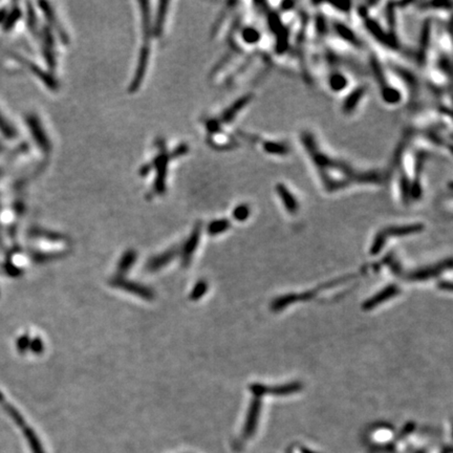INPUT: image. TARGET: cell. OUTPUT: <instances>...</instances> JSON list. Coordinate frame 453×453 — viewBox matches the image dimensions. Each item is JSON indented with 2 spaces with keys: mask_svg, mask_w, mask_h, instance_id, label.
Instances as JSON below:
<instances>
[{
  "mask_svg": "<svg viewBox=\"0 0 453 453\" xmlns=\"http://www.w3.org/2000/svg\"><path fill=\"white\" fill-rule=\"evenodd\" d=\"M302 143L312 159L313 164L319 171L322 183L326 181L333 172L344 173V175L347 176L353 183H379L381 177L379 173L357 172L352 170L351 167H349L345 163L339 162L337 160L335 161V159H331L328 154L322 152V150L318 148L313 133L308 131H304L303 133H301V144Z\"/></svg>",
  "mask_w": 453,
  "mask_h": 453,
  "instance_id": "6da1fadb",
  "label": "cell"
},
{
  "mask_svg": "<svg viewBox=\"0 0 453 453\" xmlns=\"http://www.w3.org/2000/svg\"><path fill=\"white\" fill-rule=\"evenodd\" d=\"M156 146L159 148V153H157L153 160L145 165L143 168H141V174L146 175L151 172V170H154L155 172V179L153 182V191L155 194L161 195L164 194L166 191V179H167V171H168V164L169 160L171 159L170 153L167 152L165 142L163 140H159L156 142Z\"/></svg>",
  "mask_w": 453,
  "mask_h": 453,
  "instance_id": "7a4b0ae2",
  "label": "cell"
},
{
  "mask_svg": "<svg viewBox=\"0 0 453 453\" xmlns=\"http://www.w3.org/2000/svg\"><path fill=\"white\" fill-rule=\"evenodd\" d=\"M424 230L423 224H410V225H404V226H395V227H388L383 230H381L377 236L373 240L370 252L372 255H376L380 253L382 248L384 247V244L390 239V237H399V236H407L413 233H419Z\"/></svg>",
  "mask_w": 453,
  "mask_h": 453,
  "instance_id": "3957f363",
  "label": "cell"
},
{
  "mask_svg": "<svg viewBox=\"0 0 453 453\" xmlns=\"http://www.w3.org/2000/svg\"><path fill=\"white\" fill-rule=\"evenodd\" d=\"M145 43L143 44L140 54H139V60H137L136 69L134 73V76L129 85V91L135 92L142 85V82L144 81L145 75L148 69L149 64V58H150V45L149 40H145Z\"/></svg>",
  "mask_w": 453,
  "mask_h": 453,
  "instance_id": "277c9868",
  "label": "cell"
},
{
  "mask_svg": "<svg viewBox=\"0 0 453 453\" xmlns=\"http://www.w3.org/2000/svg\"><path fill=\"white\" fill-rule=\"evenodd\" d=\"M27 123L29 125L30 131L33 135L37 146L41 149L44 154H50L52 152V143L49 139L47 133L44 130L40 120L35 114H30L27 116Z\"/></svg>",
  "mask_w": 453,
  "mask_h": 453,
  "instance_id": "5b68a950",
  "label": "cell"
},
{
  "mask_svg": "<svg viewBox=\"0 0 453 453\" xmlns=\"http://www.w3.org/2000/svg\"><path fill=\"white\" fill-rule=\"evenodd\" d=\"M301 387H302L301 384L298 382H294L277 387H267L265 385L255 384L251 387V390L254 392V395L256 397H260L267 395V393H271L273 396H288L291 395V393L299 391Z\"/></svg>",
  "mask_w": 453,
  "mask_h": 453,
  "instance_id": "8992f818",
  "label": "cell"
},
{
  "mask_svg": "<svg viewBox=\"0 0 453 453\" xmlns=\"http://www.w3.org/2000/svg\"><path fill=\"white\" fill-rule=\"evenodd\" d=\"M275 191L278 195L279 200L281 201V204L285 208V210L292 214H297L299 211V203L296 199V196L291 191V189L283 183H278L275 186Z\"/></svg>",
  "mask_w": 453,
  "mask_h": 453,
  "instance_id": "52a82bcc",
  "label": "cell"
},
{
  "mask_svg": "<svg viewBox=\"0 0 453 453\" xmlns=\"http://www.w3.org/2000/svg\"><path fill=\"white\" fill-rule=\"evenodd\" d=\"M252 99H253V96L252 94H246V96L240 98L239 100H236L233 104H231L222 113L221 117H219V119H218L220 121L221 125L222 124H230V123H232L236 119V116L239 115V113H241V111L243 109H245L250 104Z\"/></svg>",
  "mask_w": 453,
  "mask_h": 453,
  "instance_id": "ba28073f",
  "label": "cell"
},
{
  "mask_svg": "<svg viewBox=\"0 0 453 453\" xmlns=\"http://www.w3.org/2000/svg\"><path fill=\"white\" fill-rule=\"evenodd\" d=\"M367 92V85H359L356 88H353L343 100L342 103V111L344 113H351L352 111L356 110V108L359 106L361 101L364 99V97Z\"/></svg>",
  "mask_w": 453,
  "mask_h": 453,
  "instance_id": "9c48e42d",
  "label": "cell"
},
{
  "mask_svg": "<svg viewBox=\"0 0 453 453\" xmlns=\"http://www.w3.org/2000/svg\"><path fill=\"white\" fill-rule=\"evenodd\" d=\"M431 36H432V22L430 19H427V20L424 22L421 31L419 51H418V61L421 65H424L427 61V54L429 52Z\"/></svg>",
  "mask_w": 453,
  "mask_h": 453,
  "instance_id": "30bf717a",
  "label": "cell"
},
{
  "mask_svg": "<svg viewBox=\"0 0 453 453\" xmlns=\"http://www.w3.org/2000/svg\"><path fill=\"white\" fill-rule=\"evenodd\" d=\"M201 231H202V225L199 224L196 225L194 230L192 231L190 237L188 239L187 243L185 244V247L183 249V266L187 267L192 258V255L194 253V251L196 250L200 243V239H201Z\"/></svg>",
  "mask_w": 453,
  "mask_h": 453,
  "instance_id": "8fae6325",
  "label": "cell"
},
{
  "mask_svg": "<svg viewBox=\"0 0 453 453\" xmlns=\"http://www.w3.org/2000/svg\"><path fill=\"white\" fill-rule=\"evenodd\" d=\"M111 284L116 287V288H120V289H122L124 291L134 293V294L139 295V296H141L143 298H146V299H151L153 297V293H152V291L150 289L142 287L141 284H137L135 282H129V281H126L124 279H120V278L115 277L111 281Z\"/></svg>",
  "mask_w": 453,
  "mask_h": 453,
  "instance_id": "7c38bea8",
  "label": "cell"
},
{
  "mask_svg": "<svg viewBox=\"0 0 453 453\" xmlns=\"http://www.w3.org/2000/svg\"><path fill=\"white\" fill-rule=\"evenodd\" d=\"M332 28H333L335 32L337 33V36L341 39L342 41H344L354 47L362 46V42L360 41V39L358 38L356 33H354L350 28H348L346 25L336 21V22L332 23Z\"/></svg>",
  "mask_w": 453,
  "mask_h": 453,
  "instance_id": "4fadbf2b",
  "label": "cell"
},
{
  "mask_svg": "<svg viewBox=\"0 0 453 453\" xmlns=\"http://www.w3.org/2000/svg\"><path fill=\"white\" fill-rule=\"evenodd\" d=\"M399 292H400V290H399V288L396 284H390L389 287H387L383 291H381L378 295H376V296H373L370 299H368L364 303L363 307L365 309H370L372 307H376L377 305L381 304L383 301L388 300L391 297L396 296V295L399 294Z\"/></svg>",
  "mask_w": 453,
  "mask_h": 453,
  "instance_id": "5bb4252c",
  "label": "cell"
},
{
  "mask_svg": "<svg viewBox=\"0 0 453 453\" xmlns=\"http://www.w3.org/2000/svg\"><path fill=\"white\" fill-rule=\"evenodd\" d=\"M40 6H41V10H42L43 13H44L45 18L47 19L49 23H50V25L53 27V29L58 33L59 37H60V39L63 41V43H65V44L68 43V37H67V34H65V32H64L63 28L61 27L60 22L58 21V19H57L56 15H55V12H54L53 8H52V7L50 6V4H47V3H41ZM51 26H50V27H51Z\"/></svg>",
  "mask_w": 453,
  "mask_h": 453,
  "instance_id": "9a60e30c",
  "label": "cell"
},
{
  "mask_svg": "<svg viewBox=\"0 0 453 453\" xmlns=\"http://www.w3.org/2000/svg\"><path fill=\"white\" fill-rule=\"evenodd\" d=\"M43 42H44V58L49 64V66L54 69L56 66V56H55V41L52 31L49 28L43 29L42 33Z\"/></svg>",
  "mask_w": 453,
  "mask_h": 453,
  "instance_id": "2e32d148",
  "label": "cell"
},
{
  "mask_svg": "<svg viewBox=\"0 0 453 453\" xmlns=\"http://www.w3.org/2000/svg\"><path fill=\"white\" fill-rule=\"evenodd\" d=\"M259 409H260V400L257 397L253 401L250 411H249L248 419H247L246 426H245V432H244L245 439H248V438H250L251 435H253L256 424H257V419L259 416Z\"/></svg>",
  "mask_w": 453,
  "mask_h": 453,
  "instance_id": "e0dca14e",
  "label": "cell"
},
{
  "mask_svg": "<svg viewBox=\"0 0 453 453\" xmlns=\"http://www.w3.org/2000/svg\"><path fill=\"white\" fill-rule=\"evenodd\" d=\"M349 81L347 77L339 71V70H333L329 74L328 78H327V85L328 88L333 91L335 93H340L343 90H345L348 87Z\"/></svg>",
  "mask_w": 453,
  "mask_h": 453,
  "instance_id": "ac0fdd59",
  "label": "cell"
},
{
  "mask_svg": "<svg viewBox=\"0 0 453 453\" xmlns=\"http://www.w3.org/2000/svg\"><path fill=\"white\" fill-rule=\"evenodd\" d=\"M177 254V250L175 248L170 249L169 251H166L165 253L157 255L155 257H153L152 259H150L147 265H146V270L148 272H154L160 270L162 267L166 266L169 261H171V259H173L174 256H176Z\"/></svg>",
  "mask_w": 453,
  "mask_h": 453,
  "instance_id": "d6986e66",
  "label": "cell"
},
{
  "mask_svg": "<svg viewBox=\"0 0 453 453\" xmlns=\"http://www.w3.org/2000/svg\"><path fill=\"white\" fill-rule=\"evenodd\" d=\"M168 8H169V3H167V2H162L159 4V10H157V12H156L155 20L152 26V35H154L155 37L162 36L164 26L166 22V16H167Z\"/></svg>",
  "mask_w": 453,
  "mask_h": 453,
  "instance_id": "ffe728a7",
  "label": "cell"
},
{
  "mask_svg": "<svg viewBox=\"0 0 453 453\" xmlns=\"http://www.w3.org/2000/svg\"><path fill=\"white\" fill-rule=\"evenodd\" d=\"M260 145H261L263 150L270 155L285 156L290 153V148L288 147V145H285L281 142L263 140V141H260Z\"/></svg>",
  "mask_w": 453,
  "mask_h": 453,
  "instance_id": "44dd1931",
  "label": "cell"
},
{
  "mask_svg": "<svg viewBox=\"0 0 453 453\" xmlns=\"http://www.w3.org/2000/svg\"><path fill=\"white\" fill-rule=\"evenodd\" d=\"M381 97L383 101L388 105H397L401 103L403 99L401 90L391 84H388L381 88Z\"/></svg>",
  "mask_w": 453,
  "mask_h": 453,
  "instance_id": "7402d4cb",
  "label": "cell"
},
{
  "mask_svg": "<svg viewBox=\"0 0 453 453\" xmlns=\"http://www.w3.org/2000/svg\"><path fill=\"white\" fill-rule=\"evenodd\" d=\"M241 37H242V40L244 41V43H246L248 45H255V44L260 42L263 35L257 28L248 26L242 30Z\"/></svg>",
  "mask_w": 453,
  "mask_h": 453,
  "instance_id": "603a6c76",
  "label": "cell"
},
{
  "mask_svg": "<svg viewBox=\"0 0 453 453\" xmlns=\"http://www.w3.org/2000/svg\"><path fill=\"white\" fill-rule=\"evenodd\" d=\"M393 70H395L397 73V75L406 83L407 87L410 89V91L413 94L417 93V91L419 89V83H418V80H417V78L415 77V75L403 67H396V68H393Z\"/></svg>",
  "mask_w": 453,
  "mask_h": 453,
  "instance_id": "cb8c5ba5",
  "label": "cell"
},
{
  "mask_svg": "<svg viewBox=\"0 0 453 453\" xmlns=\"http://www.w3.org/2000/svg\"><path fill=\"white\" fill-rule=\"evenodd\" d=\"M22 429H23L25 436H26V438L28 440V443L30 445V448H31L32 452L33 453H45L44 449H43V447H42V445L40 443V441H39V439L37 438L34 430H32L28 425H25L22 427Z\"/></svg>",
  "mask_w": 453,
  "mask_h": 453,
  "instance_id": "d4e9b609",
  "label": "cell"
},
{
  "mask_svg": "<svg viewBox=\"0 0 453 453\" xmlns=\"http://www.w3.org/2000/svg\"><path fill=\"white\" fill-rule=\"evenodd\" d=\"M444 268H445V264H442L439 267L436 266V267H433L431 269L422 270V271L416 272L415 274H411L409 278L412 279V280H425V279L431 278L432 276H435V275L440 274L444 270Z\"/></svg>",
  "mask_w": 453,
  "mask_h": 453,
  "instance_id": "484cf974",
  "label": "cell"
},
{
  "mask_svg": "<svg viewBox=\"0 0 453 453\" xmlns=\"http://www.w3.org/2000/svg\"><path fill=\"white\" fill-rule=\"evenodd\" d=\"M231 224L228 220H218V221H213L209 226H208V233L210 235H218L221 233L226 232L227 230H229Z\"/></svg>",
  "mask_w": 453,
  "mask_h": 453,
  "instance_id": "4316f807",
  "label": "cell"
},
{
  "mask_svg": "<svg viewBox=\"0 0 453 453\" xmlns=\"http://www.w3.org/2000/svg\"><path fill=\"white\" fill-rule=\"evenodd\" d=\"M135 258H136L135 251H128V252H126L123 255V257L121 258V261L119 264V272L120 273H125L126 271H128L129 268L135 261Z\"/></svg>",
  "mask_w": 453,
  "mask_h": 453,
  "instance_id": "83f0119b",
  "label": "cell"
},
{
  "mask_svg": "<svg viewBox=\"0 0 453 453\" xmlns=\"http://www.w3.org/2000/svg\"><path fill=\"white\" fill-rule=\"evenodd\" d=\"M250 213L251 212H250L249 206L242 204V205H239L237 207L234 208V210L232 212V216H233V219L237 222H246L249 219Z\"/></svg>",
  "mask_w": 453,
  "mask_h": 453,
  "instance_id": "f1b7e54d",
  "label": "cell"
},
{
  "mask_svg": "<svg viewBox=\"0 0 453 453\" xmlns=\"http://www.w3.org/2000/svg\"><path fill=\"white\" fill-rule=\"evenodd\" d=\"M0 131L3 132L7 139H15L17 136L16 129L5 119V116L2 113H0Z\"/></svg>",
  "mask_w": 453,
  "mask_h": 453,
  "instance_id": "f546056e",
  "label": "cell"
},
{
  "mask_svg": "<svg viewBox=\"0 0 453 453\" xmlns=\"http://www.w3.org/2000/svg\"><path fill=\"white\" fill-rule=\"evenodd\" d=\"M21 17V11L19 10L18 8L13 9L10 13H8V16L5 20V30H11L14 25L20 19Z\"/></svg>",
  "mask_w": 453,
  "mask_h": 453,
  "instance_id": "4dcf8cb0",
  "label": "cell"
},
{
  "mask_svg": "<svg viewBox=\"0 0 453 453\" xmlns=\"http://www.w3.org/2000/svg\"><path fill=\"white\" fill-rule=\"evenodd\" d=\"M207 289H208V287H207V283H206V282H204V281L199 282L198 284L195 285L194 290L192 291L191 298L194 299V300L200 299L202 296H204V294L206 293Z\"/></svg>",
  "mask_w": 453,
  "mask_h": 453,
  "instance_id": "1f68e13d",
  "label": "cell"
},
{
  "mask_svg": "<svg viewBox=\"0 0 453 453\" xmlns=\"http://www.w3.org/2000/svg\"><path fill=\"white\" fill-rule=\"evenodd\" d=\"M28 21H29V28H30V30L32 31V32H34V33H37V30H38V23H37V18H36V14H35V12L32 10V9H30L29 10V14H28Z\"/></svg>",
  "mask_w": 453,
  "mask_h": 453,
  "instance_id": "d6a6232c",
  "label": "cell"
},
{
  "mask_svg": "<svg viewBox=\"0 0 453 453\" xmlns=\"http://www.w3.org/2000/svg\"><path fill=\"white\" fill-rule=\"evenodd\" d=\"M329 7L333 8L335 11H338L342 14H348L351 11V4L345 3V4H336V5H328Z\"/></svg>",
  "mask_w": 453,
  "mask_h": 453,
  "instance_id": "836d02e7",
  "label": "cell"
},
{
  "mask_svg": "<svg viewBox=\"0 0 453 453\" xmlns=\"http://www.w3.org/2000/svg\"><path fill=\"white\" fill-rule=\"evenodd\" d=\"M7 16H8V12L6 10L0 11V21H5Z\"/></svg>",
  "mask_w": 453,
  "mask_h": 453,
  "instance_id": "e575fe53",
  "label": "cell"
}]
</instances>
